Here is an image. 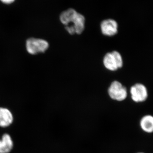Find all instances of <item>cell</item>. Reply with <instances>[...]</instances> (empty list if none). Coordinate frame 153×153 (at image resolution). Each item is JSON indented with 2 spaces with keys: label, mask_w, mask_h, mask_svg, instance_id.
<instances>
[{
  "label": "cell",
  "mask_w": 153,
  "mask_h": 153,
  "mask_svg": "<svg viewBox=\"0 0 153 153\" xmlns=\"http://www.w3.org/2000/svg\"></svg>",
  "instance_id": "obj_11"
},
{
  "label": "cell",
  "mask_w": 153,
  "mask_h": 153,
  "mask_svg": "<svg viewBox=\"0 0 153 153\" xmlns=\"http://www.w3.org/2000/svg\"><path fill=\"white\" fill-rule=\"evenodd\" d=\"M13 147V142L10 136L4 134L0 140V153H9Z\"/></svg>",
  "instance_id": "obj_8"
},
{
  "label": "cell",
  "mask_w": 153,
  "mask_h": 153,
  "mask_svg": "<svg viewBox=\"0 0 153 153\" xmlns=\"http://www.w3.org/2000/svg\"><path fill=\"white\" fill-rule=\"evenodd\" d=\"M49 47V43L43 39L30 38L26 41L27 51L32 55L44 53L48 49Z\"/></svg>",
  "instance_id": "obj_3"
},
{
  "label": "cell",
  "mask_w": 153,
  "mask_h": 153,
  "mask_svg": "<svg viewBox=\"0 0 153 153\" xmlns=\"http://www.w3.org/2000/svg\"><path fill=\"white\" fill-rule=\"evenodd\" d=\"M132 99L135 102H143L147 99L148 91L144 85L137 83L132 86L130 90Z\"/></svg>",
  "instance_id": "obj_5"
},
{
  "label": "cell",
  "mask_w": 153,
  "mask_h": 153,
  "mask_svg": "<svg viewBox=\"0 0 153 153\" xmlns=\"http://www.w3.org/2000/svg\"><path fill=\"white\" fill-rule=\"evenodd\" d=\"M100 28L102 33L105 36H112L117 33L118 24L113 19H106L101 22Z\"/></svg>",
  "instance_id": "obj_6"
},
{
  "label": "cell",
  "mask_w": 153,
  "mask_h": 153,
  "mask_svg": "<svg viewBox=\"0 0 153 153\" xmlns=\"http://www.w3.org/2000/svg\"><path fill=\"white\" fill-rule=\"evenodd\" d=\"M140 126L143 131L148 133L153 132V116L150 115L145 116L141 119Z\"/></svg>",
  "instance_id": "obj_9"
},
{
  "label": "cell",
  "mask_w": 153,
  "mask_h": 153,
  "mask_svg": "<svg viewBox=\"0 0 153 153\" xmlns=\"http://www.w3.org/2000/svg\"><path fill=\"white\" fill-rule=\"evenodd\" d=\"M13 117L12 113L7 108L0 107V127L6 128L13 123Z\"/></svg>",
  "instance_id": "obj_7"
},
{
  "label": "cell",
  "mask_w": 153,
  "mask_h": 153,
  "mask_svg": "<svg viewBox=\"0 0 153 153\" xmlns=\"http://www.w3.org/2000/svg\"><path fill=\"white\" fill-rule=\"evenodd\" d=\"M60 20L65 25L66 31L71 35L81 34L85 29V17L74 9L69 8L62 12Z\"/></svg>",
  "instance_id": "obj_1"
},
{
  "label": "cell",
  "mask_w": 153,
  "mask_h": 153,
  "mask_svg": "<svg viewBox=\"0 0 153 153\" xmlns=\"http://www.w3.org/2000/svg\"><path fill=\"white\" fill-rule=\"evenodd\" d=\"M108 93L111 98L117 101L124 100L127 96L126 88L117 81H114L108 88Z\"/></svg>",
  "instance_id": "obj_4"
},
{
  "label": "cell",
  "mask_w": 153,
  "mask_h": 153,
  "mask_svg": "<svg viewBox=\"0 0 153 153\" xmlns=\"http://www.w3.org/2000/svg\"><path fill=\"white\" fill-rule=\"evenodd\" d=\"M2 2L5 4H11L13 3L15 0H0Z\"/></svg>",
  "instance_id": "obj_10"
},
{
  "label": "cell",
  "mask_w": 153,
  "mask_h": 153,
  "mask_svg": "<svg viewBox=\"0 0 153 153\" xmlns=\"http://www.w3.org/2000/svg\"><path fill=\"white\" fill-rule=\"evenodd\" d=\"M103 62L105 68L111 71L121 68L123 65L121 55L116 51L107 53L103 58Z\"/></svg>",
  "instance_id": "obj_2"
}]
</instances>
